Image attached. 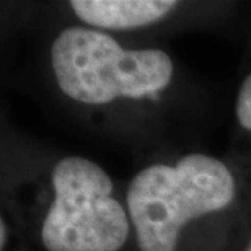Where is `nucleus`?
I'll return each instance as SVG.
<instances>
[{
  "label": "nucleus",
  "mask_w": 251,
  "mask_h": 251,
  "mask_svg": "<svg viewBox=\"0 0 251 251\" xmlns=\"http://www.w3.org/2000/svg\"><path fill=\"white\" fill-rule=\"evenodd\" d=\"M74 15L100 31H132L160 23L178 8L175 0H72Z\"/></svg>",
  "instance_id": "20e7f679"
},
{
  "label": "nucleus",
  "mask_w": 251,
  "mask_h": 251,
  "mask_svg": "<svg viewBox=\"0 0 251 251\" xmlns=\"http://www.w3.org/2000/svg\"><path fill=\"white\" fill-rule=\"evenodd\" d=\"M124 202L137 251H183L202 224L251 207L230 162L204 152L139 168L126 188Z\"/></svg>",
  "instance_id": "f257e3e1"
},
{
  "label": "nucleus",
  "mask_w": 251,
  "mask_h": 251,
  "mask_svg": "<svg viewBox=\"0 0 251 251\" xmlns=\"http://www.w3.org/2000/svg\"><path fill=\"white\" fill-rule=\"evenodd\" d=\"M44 189L36 220L43 251H123L132 240L126 202L98 162L80 155L56 160Z\"/></svg>",
  "instance_id": "7ed1b4c3"
},
{
  "label": "nucleus",
  "mask_w": 251,
  "mask_h": 251,
  "mask_svg": "<svg viewBox=\"0 0 251 251\" xmlns=\"http://www.w3.org/2000/svg\"><path fill=\"white\" fill-rule=\"evenodd\" d=\"M230 165L242 179L251 201V72L240 83L235 98Z\"/></svg>",
  "instance_id": "39448f33"
},
{
  "label": "nucleus",
  "mask_w": 251,
  "mask_h": 251,
  "mask_svg": "<svg viewBox=\"0 0 251 251\" xmlns=\"http://www.w3.org/2000/svg\"><path fill=\"white\" fill-rule=\"evenodd\" d=\"M233 251H251V207L248 209L242 227L238 230V237L235 240Z\"/></svg>",
  "instance_id": "423d86ee"
},
{
  "label": "nucleus",
  "mask_w": 251,
  "mask_h": 251,
  "mask_svg": "<svg viewBox=\"0 0 251 251\" xmlns=\"http://www.w3.org/2000/svg\"><path fill=\"white\" fill-rule=\"evenodd\" d=\"M49 57L62 95L85 106L155 97L175 77V62L163 49H129L109 33L88 26L61 29Z\"/></svg>",
  "instance_id": "f03ea898"
}]
</instances>
